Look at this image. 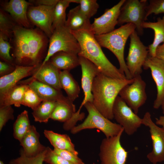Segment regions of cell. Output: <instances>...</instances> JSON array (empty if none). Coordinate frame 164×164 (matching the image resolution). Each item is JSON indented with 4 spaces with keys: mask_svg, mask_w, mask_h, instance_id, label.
I'll list each match as a JSON object with an SVG mask.
<instances>
[{
    "mask_svg": "<svg viewBox=\"0 0 164 164\" xmlns=\"http://www.w3.org/2000/svg\"><path fill=\"white\" fill-rule=\"evenodd\" d=\"M133 81V78L116 79L101 73L95 77L93 83L91 91L93 105L105 118L110 120L113 119V108L117 97L124 87Z\"/></svg>",
    "mask_w": 164,
    "mask_h": 164,
    "instance_id": "cell-1",
    "label": "cell"
},
{
    "mask_svg": "<svg viewBox=\"0 0 164 164\" xmlns=\"http://www.w3.org/2000/svg\"><path fill=\"white\" fill-rule=\"evenodd\" d=\"M70 31L80 45V50L78 56L89 60L100 69L101 73L108 77L118 79H127L125 75L107 58L94 35L90 30Z\"/></svg>",
    "mask_w": 164,
    "mask_h": 164,
    "instance_id": "cell-2",
    "label": "cell"
},
{
    "mask_svg": "<svg viewBox=\"0 0 164 164\" xmlns=\"http://www.w3.org/2000/svg\"><path fill=\"white\" fill-rule=\"evenodd\" d=\"M135 30V26L128 23L108 33L94 35L96 40L101 47L108 49L115 56L119 63V70L128 79L133 78L124 59V50L128 38Z\"/></svg>",
    "mask_w": 164,
    "mask_h": 164,
    "instance_id": "cell-3",
    "label": "cell"
},
{
    "mask_svg": "<svg viewBox=\"0 0 164 164\" xmlns=\"http://www.w3.org/2000/svg\"><path fill=\"white\" fill-rule=\"evenodd\" d=\"M88 115L81 124L75 126L70 130L75 134L84 129L96 128L101 131L106 138L118 134L123 128L118 124L113 123L103 115L95 108L92 102H87L84 105Z\"/></svg>",
    "mask_w": 164,
    "mask_h": 164,
    "instance_id": "cell-4",
    "label": "cell"
},
{
    "mask_svg": "<svg viewBox=\"0 0 164 164\" xmlns=\"http://www.w3.org/2000/svg\"><path fill=\"white\" fill-rule=\"evenodd\" d=\"M49 39L47 54L42 63L43 64L57 52L62 51L78 55L80 51L77 40L65 26L55 29Z\"/></svg>",
    "mask_w": 164,
    "mask_h": 164,
    "instance_id": "cell-5",
    "label": "cell"
},
{
    "mask_svg": "<svg viewBox=\"0 0 164 164\" xmlns=\"http://www.w3.org/2000/svg\"><path fill=\"white\" fill-rule=\"evenodd\" d=\"M148 5L146 0H125L121 8L117 25L121 26L125 23L133 24L139 36L142 35V24L147 19L146 16Z\"/></svg>",
    "mask_w": 164,
    "mask_h": 164,
    "instance_id": "cell-6",
    "label": "cell"
},
{
    "mask_svg": "<svg viewBox=\"0 0 164 164\" xmlns=\"http://www.w3.org/2000/svg\"><path fill=\"white\" fill-rule=\"evenodd\" d=\"M122 129L117 135L102 140L99 154L101 164H125L128 152L122 146L120 139Z\"/></svg>",
    "mask_w": 164,
    "mask_h": 164,
    "instance_id": "cell-7",
    "label": "cell"
},
{
    "mask_svg": "<svg viewBox=\"0 0 164 164\" xmlns=\"http://www.w3.org/2000/svg\"><path fill=\"white\" fill-rule=\"evenodd\" d=\"M129 37L130 43L126 63L133 78L142 73V67L148 56L149 50L148 47L145 46L141 41L136 30L131 34Z\"/></svg>",
    "mask_w": 164,
    "mask_h": 164,
    "instance_id": "cell-8",
    "label": "cell"
},
{
    "mask_svg": "<svg viewBox=\"0 0 164 164\" xmlns=\"http://www.w3.org/2000/svg\"><path fill=\"white\" fill-rule=\"evenodd\" d=\"M113 114L114 118L128 135H133L142 125V118L135 114L118 95L113 105Z\"/></svg>",
    "mask_w": 164,
    "mask_h": 164,
    "instance_id": "cell-9",
    "label": "cell"
},
{
    "mask_svg": "<svg viewBox=\"0 0 164 164\" xmlns=\"http://www.w3.org/2000/svg\"><path fill=\"white\" fill-rule=\"evenodd\" d=\"M133 78V82L124 87L118 95L137 114L139 108L145 103L147 100L146 84L140 75Z\"/></svg>",
    "mask_w": 164,
    "mask_h": 164,
    "instance_id": "cell-10",
    "label": "cell"
},
{
    "mask_svg": "<svg viewBox=\"0 0 164 164\" xmlns=\"http://www.w3.org/2000/svg\"><path fill=\"white\" fill-rule=\"evenodd\" d=\"M142 125L149 128L152 142V150L147 158L152 164L164 162V129L158 126L152 120L149 112L145 114Z\"/></svg>",
    "mask_w": 164,
    "mask_h": 164,
    "instance_id": "cell-11",
    "label": "cell"
},
{
    "mask_svg": "<svg viewBox=\"0 0 164 164\" xmlns=\"http://www.w3.org/2000/svg\"><path fill=\"white\" fill-rule=\"evenodd\" d=\"M25 34L28 44L32 66H37L41 62L49 45V38L38 28H24Z\"/></svg>",
    "mask_w": 164,
    "mask_h": 164,
    "instance_id": "cell-12",
    "label": "cell"
},
{
    "mask_svg": "<svg viewBox=\"0 0 164 164\" xmlns=\"http://www.w3.org/2000/svg\"><path fill=\"white\" fill-rule=\"evenodd\" d=\"M55 6L31 5L27 11V16L32 25L36 26L49 38L53 32V13Z\"/></svg>",
    "mask_w": 164,
    "mask_h": 164,
    "instance_id": "cell-13",
    "label": "cell"
},
{
    "mask_svg": "<svg viewBox=\"0 0 164 164\" xmlns=\"http://www.w3.org/2000/svg\"><path fill=\"white\" fill-rule=\"evenodd\" d=\"M125 0H120L111 8L106 9L100 16L94 18L90 29L94 35L107 33L115 29L121 8Z\"/></svg>",
    "mask_w": 164,
    "mask_h": 164,
    "instance_id": "cell-14",
    "label": "cell"
},
{
    "mask_svg": "<svg viewBox=\"0 0 164 164\" xmlns=\"http://www.w3.org/2000/svg\"><path fill=\"white\" fill-rule=\"evenodd\" d=\"M13 49L12 56L16 65L32 66L30 50L24 28L16 25L13 30L11 41Z\"/></svg>",
    "mask_w": 164,
    "mask_h": 164,
    "instance_id": "cell-15",
    "label": "cell"
},
{
    "mask_svg": "<svg viewBox=\"0 0 164 164\" xmlns=\"http://www.w3.org/2000/svg\"><path fill=\"white\" fill-rule=\"evenodd\" d=\"M78 56L82 71L81 87L84 95V99L79 109L80 110L87 102L92 103L93 96L91 91L93 82L95 77L101 72L100 69L89 60L83 56Z\"/></svg>",
    "mask_w": 164,
    "mask_h": 164,
    "instance_id": "cell-16",
    "label": "cell"
},
{
    "mask_svg": "<svg viewBox=\"0 0 164 164\" xmlns=\"http://www.w3.org/2000/svg\"><path fill=\"white\" fill-rule=\"evenodd\" d=\"M143 67L145 69H150L156 84L157 94L153 107L155 109H159L164 97V61L148 55Z\"/></svg>",
    "mask_w": 164,
    "mask_h": 164,
    "instance_id": "cell-17",
    "label": "cell"
},
{
    "mask_svg": "<svg viewBox=\"0 0 164 164\" xmlns=\"http://www.w3.org/2000/svg\"><path fill=\"white\" fill-rule=\"evenodd\" d=\"M1 9L8 13L17 25L30 29L32 25L27 16L28 8L33 5L29 1L24 0H10L1 1Z\"/></svg>",
    "mask_w": 164,
    "mask_h": 164,
    "instance_id": "cell-18",
    "label": "cell"
},
{
    "mask_svg": "<svg viewBox=\"0 0 164 164\" xmlns=\"http://www.w3.org/2000/svg\"><path fill=\"white\" fill-rule=\"evenodd\" d=\"M60 71L49 60L43 64L41 63L36 66L32 76L29 78L35 79L61 91L62 88L59 77Z\"/></svg>",
    "mask_w": 164,
    "mask_h": 164,
    "instance_id": "cell-19",
    "label": "cell"
},
{
    "mask_svg": "<svg viewBox=\"0 0 164 164\" xmlns=\"http://www.w3.org/2000/svg\"><path fill=\"white\" fill-rule=\"evenodd\" d=\"M36 66L15 65V69L13 72L0 77V95L16 85L22 79L32 74Z\"/></svg>",
    "mask_w": 164,
    "mask_h": 164,
    "instance_id": "cell-20",
    "label": "cell"
},
{
    "mask_svg": "<svg viewBox=\"0 0 164 164\" xmlns=\"http://www.w3.org/2000/svg\"><path fill=\"white\" fill-rule=\"evenodd\" d=\"M39 137L40 135L36 127L31 125L29 130L20 142L26 156H36L46 149V147L40 142Z\"/></svg>",
    "mask_w": 164,
    "mask_h": 164,
    "instance_id": "cell-21",
    "label": "cell"
},
{
    "mask_svg": "<svg viewBox=\"0 0 164 164\" xmlns=\"http://www.w3.org/2000/svg\"><path fill=\"white\" fill-rule=\"evenodd\" d=\"M19 83L27 84L43 101H57L65 97L61 91L35 79L29 78Z\"/></svg>",
    "mask_w": 164,
    "mask_h": 164,
    "instance_id": "cell-22",
    "label": "cell"
},
{
    "mask_svg": "<svg viewBox=\"0 0 164 164\" xmlns=\"http://www.w3.org/2000/svg\"><path fill=\"white\" fill-rule=\"evenodd\" d=\"M91 25L90 19L81 12L79 5L69 11L65 26L70 30H90Z\"/></svg>",
    "mask_w": 164,
    "mask_h": 164,
    "instance_id": "cell-23",
    "label": "cell"
},
{
    "mask_svg": "<svg viewBox=\"0 0 164 164\" xmlns=\"http://www.w3.org/2000/svg\"><path fill=\"white\" fill-rule=\"evenodd\" d=\"M27 84L18 83L4 94L0 95V107L14 105L17 107L22 105Z\"/></svg>",
    "mask_w": 164,
    "mask_h": 164,
    "instance_id": "cell-24",
    "label": "cell"
},
{
    "mask_svg": "<svg viewBox=\"0 0 164 164\" xmlns=\"http://www.w3.org/2000/svg\"><path fill=\"white\" fill-rule=\"evenodd\" d=\"M75 105L67 97L56 101L50 118L65 122L69 120L76 112Z\"/></svg>",
    "mask_w": 164,
    "mask_h": 164,
    "instance_id": "cell-25",
    "label": "cell"
},
{
    "mask_svg": "<svg viewBox=\"0 0 164 164\" xmlns=\"http://www.w3.org/2000/svg\"><path fill=\"white\" fill-rule=\"evenodd\" d=\"M142 27L143 29H151L154 31L153 41L148 47L149 55L155 56L156 48L161 43H164V16L162 18H157L155 22H144L142 24Z\"/></svg>",
    "mask_w": 164,
    "mask_h": 164,
    "instance_id": "cell-26",
    "label": "cell"
},
{
    "mask_svg": "<svg viewBox=\"0 0 164 164\" xmlns=\"http://www.w3.org/2000/svg\"><path fill=\"white\" fill-rule=\"evenodd\" d=\"M49 60L54 66L60 70L70 71L80 65L77 55L64 52L56 53Z\"/></svg>",
    "mask_w": 164,
    "mask_h": 164,
    "instance_id": "cell-27",
    "label": "cell"
},
{
    "mask_svg": "<svg viewBox=\"0 0 164 164\" xmlns=\"http://www.w3.org/2000/svg\"><path fill=\"white\" fill-rule=\"evenodd\" d=\"M59 77L62 88L65 91L69 99L73 102L78 97L80 93L77 82L69 71H60Z\"/></svg>",
    "mask_w": 164,
    "mask_h": 164,
    "instance_id": "cell-28",
    "label": "cell"
},
{
    "mask_svg": "<svg viewBox=\"0 0 164 164\" xmlns=\"http://www.w3.org/2000/svg\"><path fill=\"white\" fill-rule=\"evenodd\" d=\"M44 134L54 148L66 150L73 152H77L70 137L66 134H61L52 131L45 130Z\"/></svg>",
    "mask_w": 164,
    "mask_h": 164,
    "instance_id": "cell-29",
    "label": "cell"
},
{
    "mask_svg": "<svg viewBox=\"0 0 164 164\" xmlns=\"http://www.w3.org/2000/svg\"><path fill=\"white\" fill-rule=\"evenodd\" d=\"M79 0H58L55 5L53 13L52 27L56 28L65 26L66 22V10L71 3H78Z\"/></svg>",
    "mask_w": 164,
    "mask_h": 164,
    "instance_id": "cell-30",
    "label": "cell"
},
{
    "mask_svg": "<svg viewBox=\"0 0 164 164\" xmlns=\"http://www.w3.org/2000/svg\"><path fill=\"white\" fill-rule=\"evenodd\" d=\"M31 125L28 112L24 110L19 114L13 125V136L19 142L29 130Z\"/></svg>",
    "mask_w": 164,
    "mask_h": 164,
    "instance_id": "cell-31",
    "label": "cell"
},
{
    "mask_svg": "<svg viewBox=\"0 0 164 164\" xmlns=\"http://www.w3.org/2000/svg\"><path fill=\"white\" fill-rule=\"evenodd\" d=\"M56 101H43L34 110L32 114L35 121L47 123L55 107Z\"/></svg>",
    "mask_w": 164,
    "mask_h": 164,
    "instance_id": "cell-32",
    "label": "cell"
},
{
    "mask_svg": "<svg viewBox=\"0 0 164 164\" xmlns=\"http://www.w3.org/2000/svg\"><path fill=\"white\" fill-rule=\"evenodd\" d=\"M17 25L10 15L2 9H0V35L6 40L11 42L13 30Z\"/></svg>",
    "mask_w": 164,
    "mask_h": 164,
    "instance_id": "cell-33",
    "label": "cell"
},
{
    "mask_svg": "<svg viewBox=\"0 0 164 164\" xmlns=\"http://www.w3.org/2000/svg\"><path fill=\"white\" fill-rule=\"evenodd\" d=\"M46 150V149L36 156L29 157L25 155L23 149H21L20 151V156L11 160L9 164H43Z\"/></svg>",
    "mask_w": 164,
    "mask_h": 164,
    "instance_id": "cell-34",
    "label": "cell"
},
{
    "mask_svg": "<svg viewBox=\"0 0 164 164\" xmlns=\"http://www.w3.org/2000/svg\"><path fill=\"white\" fill-rule=\"evenodd\" d=\"M43 101L36 93L27 85L24 93L22 105L30 108L34 110Z\"/></svg>",
    "mask_w": 164,
    "mask_h": 164,
    "instance_id": "cell-35",
    "label": "cell"
},
{
    "mask_svg": "<svg viewBox=\"0 0 164 164\" xmlns=\"http://www.w3.org/2000/svg\"><path fill=\"white\" fill-rule=\"evenodd\" d=\"M79 4L81 12L89 19L96 13L99 8L96 0H79Z\"/></svg>",
    "mask_w": 164,
    "mask_h": 164,
    "instance_id": "cell-36",
    "label": "cell"
},
{
    "mask_svg": "<svg viewBox=\"0 0 164 164\" xmlns=\"http://www.w3.org/2000/svg\"><path fill=\"white\" fill-rule=\"evenodd\" d=\"M12 47L10 42L0 35V56L4 61L16 65L14 59L10 54V50Z\"/></svg>",
    "mask_w": 164,
    "mask_h": 164,
    "instance_id": "cell-37",
    "label": "cell"
},
{
    "mask_svg": "<svg viewBox=\"0 0 164 164\" xmlns=\"http://www.w3.org/2000/svg\"><path fill=\"white\" fill-rule=\"evenodd\" d=\"M44 162L49 164H72L48 147H46Z\"/></svg>",
    "mask_w": 164,
    "mask_h": 164,
    "instance_id": "cell-38",
    "label": "cell"
},
{
    "mask_svg": "<svg viewBox=\"0 0 164 164\" xmlns=\"http://www.w3.org/2000/svg\"><path fill=\"white\" fill-rule=\"evenodd\" d=\"M53 150L72 164H85L82 160L78 156L77 152H73L56 148H54Z\"/></svg>",
    "mask_w": 164,
    "mask_h": 164,
    "instance_id": "cell-39",
    "label": "cell"
},
{
    "mask_svg": "<svg viewBox=\"0 0 164 164\" xmlns=\"http://www.w3.org/2000/svg\"><path fill=\"white\" fill-rule=\"evenodd\" d=\"M14 110L11 106L0 107V131L7 122L14 119Z\"/></svg>",
    "mask_w": 164,
    "mask_h": 164,
    "instance_id": "cell-40",
    "label": "cell"
},
{
    "mask_svg": "<svg viewBox=\"0 0 164 164\" xmlns=\"http://www.w3.org/2000/svg\"><path fill=\"white\" fill-rule=\"evenodd\" d=\"M85 117V113H80L77 110L73 116L69 120L64 122L63 125V129L66 131H69L75 126L77 122L79 121L82 120Z\"/></svg>",
    "mask_w": 164,
    "mask_h": 164,
    "instance_id": "cell-41",
    "label": "cell"
},
{
    "mask_svg": "<svg viewBox=\"0 0 164 164\" xmlns=\"http://www.w3.org/2000/svg\"><path fill=\"white\" fill-rule=\"evenodd\" d=\"M15 68V65L12 64L4 61H0V77L8 74L13 72Z\"/></svg>",
    "mask_w": 164,
    "mask_h": 164,
    "instance_id": "cell-42",
    "label": "cell"
},
{
    "mask_svg": "<svg viewBox=\"0 0 164 164\" xmlns=\"http://www.w3.org/2000/svg\"><path fill=\"white\" fill-rule=\"evenodd\" d=\"M58 0H30L29 1L34 5L54 6Z\"/></svg>",
    "mask_w": 164,
    "mask_h": 164,
    "instance_id": "cell-43",
    "label": "cell"
},
{
    "mask_svg": "<svg viewBox=\"0 0 164 164\" xmlns=\"http://www.w3.org/2000/svg\"><path fill=\"white\" fill-rule=\"evenodd\" d=\"M155 56L164 61V43L159 46L156 48Z\"/></svg>",
    "mask_w": 164,
    "mask_h": 164,
    "instance_id": "cell-44",
    "label": "cell"
},
{
    "mask_svg": "<svg viewBox=\"0 0 164 164\" xmlns=\"http://www.w3.org/2000/svg\"><path fill=\"white\" fill-rule=\"evenodd\" d=\"M155 124L162 126L164 129V116H160L158 118H156Z\"/></svg>",
    "mask_w": 164,
    "mask_h": 164,
    "instance_id": "cell-45",
    "label": "cell"
},
{
    "mask_svg": "<svg viewBox=\"0 0 164 164\" xmlns=\"http://www.w3.org/2000/svg\"><path fill=\"white\" fill-rule=\"evenodd\" d=\"M158 7L160 11L164 13V0H160L158 4Z\"/></svg>",
    "mask_w": 164,
    "mask_h": 164,
    "instance_id": "cell-46",
    "label": "cell"
},
{
    "mask_svg": "<svg viewBox=\"0 0 164 164\" xmlns=\"http://www.w3.org/2000/svg\"><path fill=\"white\" fill-rule=\"evenodd\" d=\"M161 106L162 110V113L164 114V97L163 98Z\"/></svg>",
    "mask_w": 164,
    "mask_h": 164,
    "instance_id": "cell-47",
    "label": "cell"
},
{
    "mask_svg": "<svg viewBox=\"0 0 164 164\" xmlns=\"http://www.w3.org/2000/svg\"><path fill=\"white\" fill-rule=\"evenodd\" d=\"M0 164H5L2 161L0 160Z\"/></svg>",
    "mask_w": 164,
    "mask_h": 164,
    "instance_id": "cell-48",
    "label": "cell"
}]
</instances>
